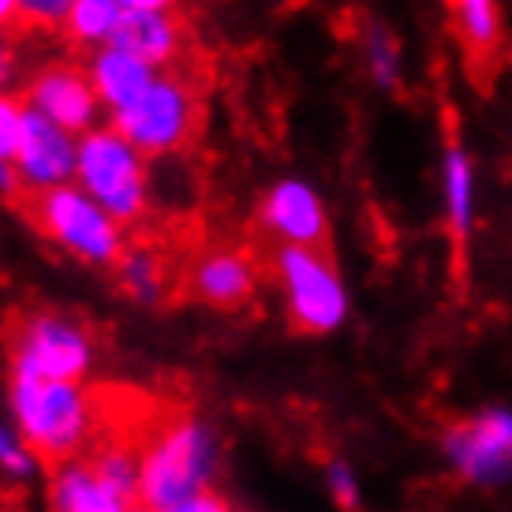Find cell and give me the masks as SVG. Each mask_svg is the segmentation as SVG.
Wrapping results in <instances>:
<instances>
[{"instance_id": "obj_1", "label": "cell", "mask_w": 512, "mask_h": 512, "mask_svg": "<svg viewBox=\"0 0 512 512\" xmlns=\"http://www.w3.org/2000/svg\"><path fill=\"white\" fill-rule=\"evenodd\" d=\"M221 464L217 430L199 415H180L157 430L143 449V486L139 505L169 512L180 501L210 490Z\"/></svg>"}, {"instance_id": "obj_2", "label": "cell", "mask_w": 512, "mask_h": 512, "mask_svg": "<svg viewBox=\"0 0 512 512\" xmlns=\"http://www.w3.org/2000/svg\"><path fill=\"white\" fill-rule=\"evenodd\" d=\"M12 423L42 464H68L90 438L94 408L79 382H30L12 378L8 385Z\"/></svg>"}, {"instance_id": "obj_3", "label": "cell", "mask_w": 512, "mask_h": 512, "mask_svg": "<svg viewBox=\"0 0 512 512\" xmlns=\"http://www.w3.org/2000/svg\"><path fill=\"white\" fill-rule=\"evenodd\" d=\"M75 184L98 202L116 225H135L150 202V165L113 124H101L79 139Z\"/></svg>"}, {"instance_id": "obj_4", "label": "cell", "mask_w": 512, "mask_h": 512, "mask_svg": "<svg viewBox=\"0 0 512 512\" xmlns=\"http://www.w3.org/2000/svg\"><path fill=\"white\" fill-rule=\"evenodd\" d=\"M273 277L299 333L326 337L348 322V311H352L348 285L322 247H277Z\"/></svg>"}, {"instance_id": "obj_5", "label": "cell", "mask_w": 512, "mask_h": 512, "mask_svg": "<svg viewBox=\"0 0 512 512\" xmlns=\"http://www.w3.org/2000/svg\"><path fill=\"white\" fill-rule=\"evenodd\" d=\"M30 217L45 240L86 266H116L124 247V225L101 210L79 184L53 187L30 199Z\"/></svg>"}, {"instance_id": "obj_6", "label": "cell", "mask_w": 512, "mask_h": 512, "mask_svg": "<svg viewBox=\"0 0 512 512\" xmlns=\"http://www.w3.org/2000/svg\"><path fill=\"white\" fill-rule=\"evenodd\" d=\"M8 363H12V378L83 382V374L94 363V341L79 322L64 314H27L12 329Z\"/></svg>"}, {"instance_id": "obj_7", "label": "cell", "mask_w": 512, "mask_h": 512, "mask_svg": "<svg viewBox=\"0 0 512 512\" xmlns=\"http://www.w3.org/2000/svg\"><path fill=\"white\" fill-rule=\"evenodd\" d=\"M441 456L460 483L479 490L512 486V404H486L441 434Z\"/></svg>"}, {"instance_id": "obj_8", "label": "cell", "mask_w": 512, "mask_h": 512, "mask_svg": "<svg viewBox=\"0 0 512 512\" xmlns=\"http://www.w3.org/2000/svg\"><path fill=\"white\" fill-rule=\"evenodd\" d=\"M109 124L146 157H169L184 150L199 128V94L184 75L161 72L143 98L124 113H116Z\"/></svg>"}, {"instance_id": "obj_9", "label": "cell", "mask_w": 512, "mask_h": 512, "mask_svg": "<svg viewBox=\"0 0 512 512\" xmlns=\"http://www.w3.org/2000/svg\"><path fill=\"white\" fill-rule=\"evenodd\" d=\"M23 101H27L30 113L53 120L57 128L72 131L79 139L101 128V113H105L98 90L86 75V64H72V60H57V64L38 68L30 75Z\"/></svg>"}, {"instance_id": "obj_10", "label": "cell", "mask_w": 512, "mask_h": 512, "mask_svg": "<svg viewBox=\"0 0 512 512\" xmlns=\"http://www.w3.org/2000/svg\"><path fill=\"white\" fill-rule=\"evenodd\" d=\"M15 176L27 187L30 195H42L53 187L75 184V169H79V135L57 128L53 120L30 113L23 120V139L15 150Z\"/></svg>"}, {"instance_id": "obj_11", "label": "cell", "mask_w": 512, "mask_h": 512, "mask_svg": "<svg viewBox=\"0 0 512 512\" xmlns=\"http://www.w3.org/2000/svg\"><path fill=\"white\" fill-rule=\"evenodd\" d=\"M258 225L270 232L277 247H322L329 236V214L314 184L285 176L262 195Z\"/></svg>"}, {"instance_id": "obj_12", "label": "cell", "mask_w": 512, "mask_h": 512, "mask_svg": "<svg viewBox=\"0 0 512 512\" xmlns=\"http://www.w3.org/2000/svg\"><path fill=\"white\" fill-rule=\"evenodd\" d=\"M187 285L191 292L210 303V307H221V311H232L247 299L255 296L258 288V270L251 255H243L236 247H214L191 262L187 270Z\"/></svg>"}, {"instance_id": "obj_13", "label": "cell", "mask_w": 512, "mask_h": 512, "mask_svg": "<svg viewBox=\"0 0 512 512\" xmlns=\"http://www.w3.org/2000/svg\"><path fill=\"white\" fill-rule=\"evenodd\" d=\"M86 75H90V83L98 90L105 113L116 116L143 98L161 72H154L150 64H143V60L124 53V49H116V45H101L86 60Z\"/></svg>"}, {"instance_id": "obj_14", "label": "cell", "mask_w": 512, "mask_h": 512, "mask_svg": "<svg viewBox=\"0 0 512 512\" xmlns=\"http://www.w3.org/2000/svg\"><path fill=\"white\" fill-rule=\"evenodd\" d=\"M109 45L124 49V53L139 57L143 64H150L154 72H161V68H169L172 60L180 57L184 30H180L172 12H124Z\"/></svg>"}, {"instance_id": "obj_15", "label": "cell", "mask_w": 512, "mask_h": 512, "mask_svg": "<svg viewBox=\"0 0 512 512\" xmlns=\"http://www.w3.org/2000/svg\"><path fill=\"white\" fill-rule=\"evenodd\" d=\"M49 509L53 512H131L124 498H116L109 486L101 483L90 460H68L53 468L49 483Z\"/></svg>"}, {"instance_id": "obj_16", "label": "cell", "mask_w": 512, "mask_h": 512, "mask_svg": "<svg viewBox=\"0 0 512 512\" xmlns=\"http://www.w3.org/2000/svg\"><path fill=\"white\" fill-rule=\"evenodd\" d=\"M475 165L464 146H445L441 157V210H445V225L456 236H468L475 225Z\"/></svg>"}, {"instance_id": "obj_17", "label": "cell", "mask_w": 512, "mask_h": 512, "mask_svg": "<svg viewBox=\"0 0 512 512\" xmlns=\"http://www.w3.org/2000/svg\"><path fill=\"white\" fill-rule=\"evenodd\" d=\"M120 15H124V8H120L116 0H75L72 15H68V23H64V34H68L75 45L101 49V45L113 42Z\"/></svg>"}, {"instance_id": "obj_18", "label": "cell", "mask_w": 512, "mask_h": 512, "mask_svg": "<svg viewBox=\"0 0 512 512\" xmlns=\"http://www.w3.org/2000/svg\"><path fill=\"white\" fill-rule=\"evenodd\" d=\"M116 277H120V288L135 303H157L161 299L165 270H161V258L150 247H128L116 262Z\"/></svg>"}, {"instance_id": "obj_19", "label": "cell", "mask_w": 512, "mask_h": 512, "mask_svg": "<svg viewBox=\"0 0 512 512\" xmlns=\"http://www.w3.org/2000/svg\"><path fill=\"white\" fill-rule=\"evenodd\" d=\"M456 15V27L475 53H490L501 42V12L498 0H449Z\"/></svg>"}, {"instance_id": "obj_20", "label": "cell", "mask_w": 512, "mask_h": 512, "mask_svg": "<svg viewBox=\"0 0 512 512\" xmlns=\"http://www.w3.org/2000/svg\"><path fill=\"white\" fill-rule=\"evenodd\" d=\"M363 64H367V75L374 86L393 90V86L400 83L404 64H400V45H397V38L389 34V27L370 23V27L363 30Z\"/></svg>"}, {"instance_id": "obj_21", "label": "cell", "mask_w": 512, "mask_h": 512, "mask_svg": "<svg viewBox=\"0 0 512 512\" xmlns=\"http://www.w3.org/2000/svg\"><path fill=\"white\" fill-rule=\"evenodd\" d=\"M322 479H326V494L333 498V505L344 512H356L363 505V483H359V471L344 460V456H333L322 468Z\"/></svg>"}, {"instance_id": "obj_22", "label": "cell", "mask_w": 512, "mask_h": 512, "mask_svg": "<svg viewBox=\"0 0 512 512\" xmlns=\"http://www.w3.org/2000/svg\"><path fill=\"white\" fill-rule=\"evenodd\" d=\"M38 464H42V460H38L34 449L23 441V434L15 427H8V423H0V471L12 475V479H30V475L38 471Z\"/></svg>"}, {"instance_id": "obj_23", "label": "cell", "mask_w": 512, "mask_h": 512, "mask_svg": "<svg viewBox=\"0 0 512 512\" xmlns=\"http://www.w3.org/2000/svg\"><path fill=\"white\" fill-rule=\"evenodd\" d=\"M75 0H19V23L30 30H64Z\"/></svg>"}, {"instance_id": "obj_24", "label": "cell", "mask_w": 512, "mask_h": 512, "mask_svg": "<svg viewBox=\"0 0 512 512\" xmlns=\"http://www.w3.org/2000/svg\"><path fill=\"white\" fill-rule=\"evenodd\" d=\"M23 120H27V101L12 98L0 90V161H15L19 139H23Z\"/></svg>"}, {"instance_id": "obj_25", "label": "cell", "mask_w": 512, "mask_h": 512, "mask_svg": "<svg viewBox=\"0 0 512 512\" xmlns=\"http://www.w3.org/2000/svg\"><path fill=\"white\" fill-rule=\"evenodd\" d=\"M169 512H236V509H232L221 494H214V490H202V494L180 501V505H176V509H169Z\"/></svg>"}, {"instance_id": "obj_26", "label": "cell", "mask_w": 512, "mask_h": 512, "mask_svg": "<svg viewBox=\"0 0 512 512\" xmlns=\"http://www.w3.org/2000/svg\"><path fill=\"white\" fill-rule=\"evenodd\" d=\"M124 12H172L176 0H116Z\"/></svg>"}, {"instance_id": "obj_27", "label": "cell", "mask_w": 512, "mask_h": 512, "mask_svg": "<svg viewBox=\"0 0 512 512\" xmlns=\"http://www.w3.org/2000/svg\"><path fill=\"white\" fill-rule=\"evenodd\" d=\"M19 176H15V165H8V161H0V195H12V191H19Z\"/></svg>"}, {"instance_id": "obj_28", "label": "cell", "mask_w": 512, "mask_h": 512, "mask_svg": "<svg viewBox=\"0 0 512 512\" xmlns=\"http://www.w3.org/2000/svg\"><path fill=\"white\" fill-rule=\"evenodd\" d=\"M19 23V0H0V34Z\"/></svg>"}, {"instance_id": "obj_29", "label": "cell", "mask_w": 512, "mask_h": 512, "mask_svg": "<svg viewBox=\"0 0 512 512\" xmlns=\"http://www.w3.org/2000/svg\"><path fill=\"white\" fill-rule=\"evenodd\" d=\"M8 75H12V53L0 45V86L8 83Z\"/></svg>"}, {"instance_id": "obj_30", "label": "cell", "mask_w": 512, "mask_h": 512, "mask_svg": "<svg viewBox=\"0 0 512 512\" xmlns=\"http://www.w3.org/2000/svg\"><path fill=\"white\" fill-rule=\"evenodd\" d=\"M131 512H154V509H146V505H135V509H131Z\"/></svg>"}]
</instances>
